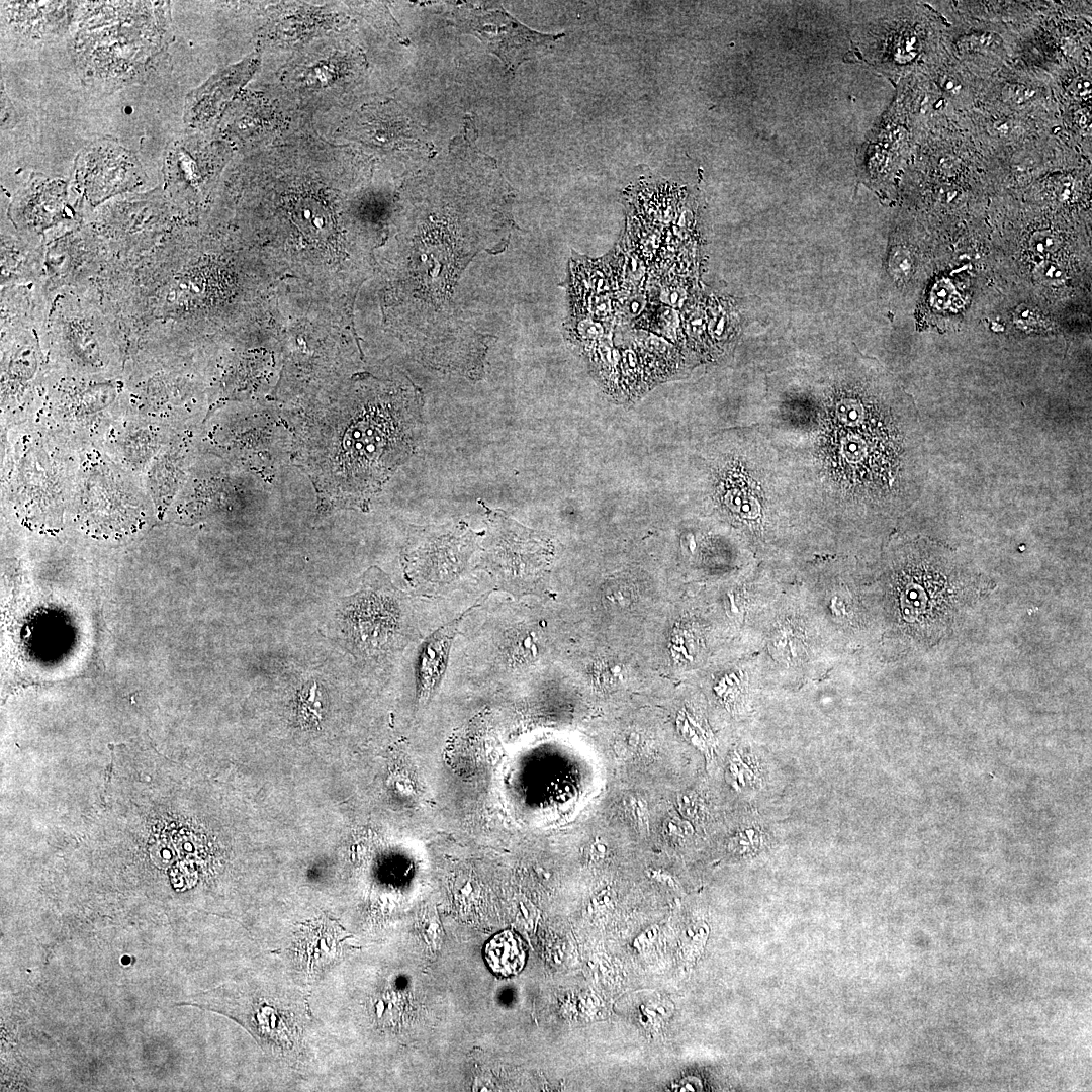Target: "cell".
I'll return each mask as SVG.
<instances>
[{"label": "cell", "instance_id": "8", "mask_svg": "<svg viewBox=\"0 0 1092 1092\" xmlns=\"http://www.w3.org/2000/svg\"><path fill=\"white\" fill-rule=\"evenodd\" d=\"M128 408L123 376L80 377L53 372L41 406L31 422L82 450L97 446Z\"/></svg>", "mask_w": 1092, "mask_h": 1092}, {"label": "cell", "instance_id": "1", "mask_svg": "<svg viewBox=\"0 0 1092 1092\" xmlns=\"http://www.w3.org/2000/svg\"><path fill=\"white\" fill-rule=\"evenodd\" d=\"M829 363L771 388L753 427L777 450L803 509L902 513L926 473L915 402L874 359Z\"/></svg>", "mask_w": 1092, "mask_h": 1092}, {"label": "cell", "instance_id": "10", "mask_svg": "<svg viewBox=\"0 0 1092 1092\" xmlns=\"http://www.w3.org/2000/svg\"><path fill=\"white\" fill-rule=\"evenodd\" d=\"M169 200L159 187L116 196L98 206L84 222L105 246L111 264L142 255L168 235Z\"/></svg>", "mask_w": 1092, "mask_h": 1092}, {"label": "cell", "instance_id": "12", "mask_svg": "<svg viewBox=\"0 0 1092 1092\" xmlns=\"http://www.w3.org/2000/svg\"><path fill=\"white\" fill-rule=\"evenodd\" d=\"M450 21L461 32L476 36L509 71L547 53L563 36L532 30L491 3H460L451 12Z\"/></svg>", "mask_w": 1092, "mask_h": 1092}, {"label": "cell", "instance_id": "13", "mask_svg": "<svg viewBox=\"0 0 1092 1092\" xmlns=\"http://www.w3.org/2000/svg\"><path fill=\"white\" fill-rule=\"evenodd\" d=\"M43 242L39 281L51 297L65 288L93 284L111 263L105 246L86 222L51 232Z\"/></svg>", "mask_w": 1092, "mask_h": 1092}, {"label": "cell", "instance_id": "21", "mask_svg": "<svg viewBox=\"0 0 1092 1092\" xmlns=\"http://www.w3.org/2000/svg\"><path fill=\"white\" fill-rule=\"evenodd\" d=\"M1032 92L1028 88L1021 85H1014L1009 87L1008 89L1009 98L1015 100V102H1022L1024 100H1027L1028 98H1030Z\"/></svg>", "mask_w": 1092, "mask_h": 1092}, {"label": "cell", "instance_id": "18", "mask_svg": "<svg viewBox=\"0 0 1092 1092\" xmlns=\"http://www.w3.org/2000/svg\"><path fill=\"white\" fill-rule=\"evenodd\" d=\"M457 622L438 630L423 646L418 660V686L421 696L429 695L444 673Z\"/></svg>", "mask_w": 1092, "mask_h": 1092}, {"label": "cell", "instance_id": "4", "mask_svg": "<svg viewBox=\"0 0 1092 1092\" xmlns=\"http://www.w3.org/2000/svg\"><path fill=\"white\" fill-rule=\"evenodd\" d=\"M8 430L2 502L26 528L58 533L71 518L81 450L31 421Z\"/></svg>", "mask_w": 1092, "mask_h": 1092}, {"label": "cell", "instance_id": "6", "mask_svg": "<svg viewBox=\"0 0 1092 1092\" xmlns=\"http://www.w3.org/2000/svg\"><path fill=\"white\" fill-rule=\"evenodd\" d=\"M47 339L54 373L101 378L123 376L121 330L93 284L65 288L53 295Z\"/></svg>", "mask_w": 1092, "mask_h": 1092}, {"label": "cell", "instance_id": "16", "mask_svg": "<svg viewBox=\"0 0 1092 1092\" xmlns=\"http://www.w3.org/2000/svg\"><path fill=\"white\" fill-rule=\"evenodd\" d=\"M82 2H2V25L15 40L40 44L62 37L77 19Z\"/></svg>", "mask_w": 1092, "mask_h": 1092}, {"label": "cell", "instance_id": "20", "mask_svg": "<svg viewBox=\"0 0 1092 1092\" xmlns=\"http://www.w3.org/2000/svg\"><path fill=\"white\" fill-rule=\"evenodd\" d=\"M1 124L2 128H6L8 125H12L14 110L12 104L9 102L7 95L2 89L1 92Z\"/></svg>", "mask_w": 1092, "mask_h": 1092}, {"label": "cell", "instance_id": "7", "mask_svg": "<svg viewBox=\"0 0 1092 1092\" xmlns=\"http://www.w3.org/2000/svg\"><path fill=\"white\" fill-rule=\"evenodd\" d=\"M155 507L136 475L111 461L97 446L80 453L71 518L87 535L119 540L142 531Z\"/></svg>", "mask_w": 1092, "mask_h": 1092}, {"label": "cell", "instance_id": "15", "mask_svg": "<svg viewBox=\"0 0 1092 1092\" xmlns=\"http://www.w3.org/2000/svg\"><path fill=\"white\" fill-rule=\"evenodd\" d=\"M173 435L172 426L128 408L97 445L114 463L142 479L147 467Z\"/></svg>", "mask_w": 1092, "mask_h": 1092}, {"label": "cell", "instance_id": "17", "mask_svg": "<svg viewBox=\"0 0 1092 1092\" xmlns=\"http://www.w3.org/2000/svg\"><path fill=\"white\" fill-rule=\"evenodd\" d=\"M43 260V241L20 234L10 221L2 224L1 287L40 280Z\"/></svg>", "mask_w": 1092, "mask_h": 1092}, {"label": "cell", "instance_id": "19", "mask_svg": "<svg viewBox=\"0 0 1092 1092\" xmlns=\"http://www.w3.org/2000/svg\"><path fill=\"white\" fill-rule=\"evenodd\" d=\"M484 957L491 971L503 977L518 974L525 965L526 951L520 937L506 930L485 945Z\"/></svg>", "mask_w": 1092, "mask_h": 1092}, {"label": "cell", "instance_id": "5", "mask_svg": "<svg viewBox=\"0 0 1092 1092\" xmlns=\"http://www.w3.org/2000/svg\"><path fill=\"white\" fill-rule=\"evenodd\" d=\"M710 447V498L735 519L762 525L781 510H804L777 450L753 426L729 430Z\"/></svg>", "mask_w": 1092, "mask_h": 1092}, {"label": "cell", "instance_id": "3", "mask_svg": "<svg viewBox=\"0 0 1092 1092\" xmlns=\"http://www.w3.org/2000/svg\"><path fill=\"white\" fill-rule=\"evenodd\" d=\"M169 20L166 2H82L71 51L83 83L112 92L147 80L165 57Z\"/></svg>", "mask_w": 1092, "mask_h": 1092}, {"label": "cell", "instance_id": "9", "mask_svg": "<svg viewBox=\"0 0 1092 1092\" xmlns=\"http://www.w3.org/2000/svg\"><path fill=\"white\" fill-rule=\"evenodd\" d=\"M49 316V315H48ZM48 318L1 324V426L33 420L53 375Z\"/></svg>", "mask_w": 1092, "mask_h": 1092}, {"label": "cell", "instance_id": "14", "mask_svg": "<svg viewBox=\"0 0 1092 1092\" xmlns=\"http://www.w3.org/2000/svg\"><path fill=\"white\" fill-rule=\"evenodd\" d=\"M70 189L62 177L31 173L13 193L6 217L20 234L43 241L51 232L84 222Z\"/></svg>", "mask_w": 1092, "mask_h": 1092}, {"label": "cell", "instance_id": "11", "mask_svg": "<svg viewBox=\"0 0 1092 1092\" xmlns=\"http://www.w3.org/2000/svg\"><path fill=\"white\" fill-rule=\"evenodd\" d=\"M148 177L135 155L111 139L88 144L74 164L71 190L85 219L104 202L124 194L145 192Z\"/></svg>", "mask_w": 1092, "mask_h": 1092}, {"label": "cell", "instance_id": "2", "mask_svg": "<svg viewBox=\"0 0 1092 1092\" xmlns=\"http://www.w3.org/2000/svg\"><path fill=\"white\" fill-rule=\"evenodd\" d=\"M404 252L407 329L418 356L435 367L459 364L483 346L460 317L455 291L481 251L510 236V191L502 175L470 156L447 154L414 180Z\"/></svg>", "mask_w": 1092, "mask_h": 1092}]
</instances>
